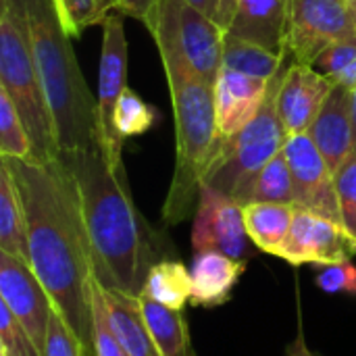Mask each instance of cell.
Masks as SVG:
<instances>
[{"mask_svg":"<svg viewBox=\"0 0 356 356\" xmlns=\"http://www.w3.org/2000/svg\"><path fill=\"white\" fill-rule=\"evenodd\" d=\"M0 161L10 169L23 200L29 265L88 356H94L96 275L75 175L60 154L48 163L8 156Z\"/></svg>","mask_w":356,"mask_h":356,"instance_id":"obj_1","label":"cell"},{"mask_svg":"<svg viewBox=\"0 0 356 356\" xmlns=\"http://www.w3.org/2000/svg\"><path fill=\"white\" fill-rule=\"evenodd\" d=\"M60 159L79 188L96 280L104 290L140 296L150 267L159 261L152 234L129 194L125 171L111 167L100 144L60 152Z\"/></svg>","mask_w":356,"mask_h":356,"instance_id":"obj_2","label":"cell"},{"mask_svg":"<svg viewBox=\"0 0 356 356\" xmlns=\"http://www.w3.org/2000/svg\"><path fill=\"white\" fill-rule=\"evenodd\" d=\"M175 123V169L163 204V221L173 227L196 213L204 175L213 161L219 131L215 86L196 75L167 46H159Z\"/></svg>","mask_w":356,"mask_h":356,"instance_id":"obj_3","label":"cell"},{"mask_svg":"<svg viewBox=\"0 0 356 356\" xmlns=\"http://www.w3.org/2000/svg\"><path fill=\"white\" fill-rule=\"evenodd\" d=\"M31 50L54 119L60 152L88 150L100 144L98 102L75 58L54 0H25Z\"/></svg>","mask_w":356,"mask_h":356,"instance_id":"obj_4","label":"cell"},{"mask_svg":"<svg viewBox=\"0 0 356 356\" xmlns=\"http://www.w3.org/2000/svg\"><path fill=\"white\" fill-rule=\"evenodd\" d=\"M0 88L27 127L35 161L56 159L60 148L31 50L25 0H0Z\"/></svg>","mask_w":356,"mask_h":356,"instance_id":"obj_5","label":"cell"},{"mask_svg":"<svg viewBox=\"0 0 356 356\" xmlns=\"http://www.w3.org/2000/svg\"><path fill=\"white\" fill-rule=\"evenodd\" d=\"M282 75L284 69L269 81V92L259 115L234 138L217 140V148L202 186H211L242 204L254 175L284 150L288 136L282 127L275 104Z\"/></svg>","mask_w":356,"mask_h":356,"instance_id":"obj_6","label":"cell"},{"mask_svg":"<svg viewBox=\"0 0 356 356\" xmlns=\"http://www.w3.org/2000/svg\"><path fill=\"white\" fill-rule=\"evenodd\" d=\"M146 27L156 46H167L181 56L196 75L211 86L217 83L223 69L225 29L219 27L213 17L190 0H159Z\"/></svg>","mask_w":356,"mask_h":356,"instance_id":"obj_7","label":"cell"},{"mask_svg":"<svg viewBox=\"0 0 356 356\" xmlns=\"http://www.w3.org/2000/svg\"><path fill=\"white\" fill-rule=\"evenodd\" d=\"M127 88V38L125 15L111 13L102 23V52L98 67V119H100V146L113 169L123 171V138L115 125L117 102Z\"/></svg>","mask_w":356,"mask_h":356,"instance_id":"obj_8","label":"cell"},{"mask_svg":"<svg viewBox=\"0 0 356 356\" xmlns=\"http://www.w3.org/2000/svg\"><path fill=\"white\" fill-rule=\"evenodd\" d=\"M356 35V10L348 0H292L286 54L313 65L334 42Z\"/></svg>","mask_w":356,"mask_h":356,"instance_id":"obj_9","label":"cell"},{"mask_svg":"<svg viewBox=\"0 0 356 356\" xmlns=\"http://www.w3.org/2000/svg\"><path fill=\"white\" fill-rule=\"evenodd\" d=\"M0 300L10 309L42 356L54 302L25 259L0 250Z\"/></svg>","mask_w":356,"mask_h":356,"instance_id":"obj_10","label":"cell"},{"mask_svg":"<svg viewBox=\"0 0 356 356\" xmlns=\"http://www.w3.org/2000/svg\"><path fill=\"white\" fill-rule=\"evenodd\" d=\"M248 232L244 223V207L227 194L202 186L192 227V250L223 252L232 259L248 257Z\"/></svg>","mask_w":356,"mask_h":356,"instance_id":"obj_11","label":"cell"},{"mask_svg":"<svg viewBox=\"0 0 356 356\" xmlns=\"http://www.w3.org/2000/svg\"><path fill=\"white\" fill-rule=\"evenodd\" d=\"M294 184V207L340 223L334 171L317 150L309 134L292 136L284 144ZM342 225V223H340Z\"/></svg>","mask_w":356,"mask_h":356,"instance_id":"obj_12","label":"cell"},{"mask_svg":"<svg viewBox=\"0 0 356 356\" xmlns=\"http://www.w3.org/2000/svg\"><path fill=\"white\" fill-rule=\"evenodd\" d=\"M355 254V244L350 242V238L346 236L340 223L296 207L292 232L280 259H284L294 267L300 265L325 267V265L348 261Z\"/></svg>","mask_w":356,"mask_h":356,"instance_id":"obj_13","label":"cell"},{"mask_svg":"<svg viewBox=\"0 0 356 356\" xmlns=\"http://www.w3.org/2000/svg\"><path fill=\"white\" fill-rule=\"evenodd\" d=\"M334 83L313 65L290 63L277 88V115L288 138L307 134L327 100Z\"/></svg>","mask_w":356,"mask_h":356,"instance_id":"obj_14","label":"cell"},{"mask_svg":"<svg viewBox=\"0 0 356 356\" xmlns=\"http://www.w3.org/2000/svg\"><path fill=\"white\" fill-rule=\"evenodd\" d=\"M269 92V81L223 67L215 83V115L219 140H229L242 131L261 111Z\"/></svg>","mask_w":356,"mask_h":356,"instance_id":"obj_15","label":"cell"},{"mask_svg":"<svg viewBox=\"0 0 356 356\" xmlns=\"http://www.w3.org/2000/svg\"><path fill=\"white\" fill-rule=\"evenodd\" d=\"M307 134L315 142L317 150L323 154L330 169L336 173L342 163L355 152L353 90L344 86H334Z\"/></svg>","mask_w":356,"mask_h":356,"instance_id":"obj_16","label":"cell"},{"mask_svg":"<svg viewBox=\"0 0 356 356\" xmlns=\"http://www.w3.org/2000/svg\"><path fill=\"white\" fill-rule=\"evenodd\" d=\"M290 4L292 0H238L227 33L288 56L286 35Z\"/></svg>","mask_w":356,"mask_h":356,"instance_id":"obj_17","label":"cell"},{"mask_svg":"<svg viewBox=\"0 0 356 356\" xmlns=\"http://www.w3.org/2000/svg\"><path fill=\"white\" fill-rule=\"evenodd\" d=\"M246 259H232L223 252H196L192 261V298L196 309H217L232 300L234 288L242 280Z\"/></svg>","mask_w":356,"mask_h":356,"instance_id":"obj_18","label":"cell"},{"mask_svg":"<svg viewBox=\"0 0 356 356\" xmlns=\"http://www.w3.org/2000/svg\"><path fill=\"white\" fill-rule=\"evenodd\" d=\"M104 290V288H102ZM106 315L111 330L129 356H161L156 342L146 325L140 296L121 292V290H104Z\"/></svg>","mask_w":356,"mask_h":356,"instance_id":"obj_19","label":"cell"},{"mask_svg":"<svg viewBox=\"0 0 356 356\" xmlns=\"http://www.w3.org/2000/svg\"><path fill=\"white\" fill-rule=\"evenodd\" d=\"M294 204L280 202H250L244 204V223L250 242L265 254H282L294 223Z\"/></svg>","mask_w":356,"mask_h":356,"instance_id":"obj_20","label":"cell"},{"mask_svg":"<svg viewBox=\"0 0 356 356\" xmlns=\"http://www.w3.org/2000/svg\"><path fill=\"white\" fill-rule=\"evenodd\" d=\"M140 307L161 356H196L184 311L163 307L148 296H140Z\"/></svg>","mask_w":356,"mask_h":356,"instance_id":"obj_21","label":"cell"},{"mask_svg":"<svg viewBox=\"0 0 356 356\" xmlns=\"http://www.w3.org/2000/svg\"><path fill=\"white\" fill-rule=\"evenodd\" d=\"M0 250L29 263L27 221L10 169L0 161Z\"/></svg>","mask_w":356,"mask_h":356,"instance_id":"obj_22","label":"cell"},{"mask_svg":"<svg viewBox=\"0 0 356 356\" xmlns=\"http://www.w3.org/2000/svg\"><path fill=\"white\" fill-rule=\"evenodd\" d=\"M140 296H148L150 300L184 311V307L192 298V271L181 261L161 259L154 263L146 275L144 288Z\"/></svg>","mask_w":356,"mask_h":356,"instance_id":"obj_23","label":"cell"},{"mask_svg":"<svg viewBox=\"0 0 356 356\" xmlns=\"http://www.w3.org/2000/svg\"><path fill=\"white\" fill-rule=\"evenodd\" d=\"M284 54L271 52L254 42H248L244 38L232 35L225 31L223 38V67H229L234 71L246 73L257 79L271 81L275 75L282 73L286 65Z\"/></svg>","mask_w":356,"mask_h":356,"instance_id":"obj_24","label":"cell"},{"mask_svg":"<svg viewBox=\"0 0 356 356\" xmlns=\"http://www.w3.org/2000/svg\"><path fill=\"white\" fill-rule=\"evenodd\" d=\"M250 202H280V204H294V184L288 159L284 150L275 154L250 181L242 207Z\"/></svg>","mask_w":356,"mask_h":356,"instance_id":"obj_25","label":"cell"},{"mask_svg":"<svg viewBox=\"0 0 356 356\" xmlns=\"http://www.w3.org/2000/svg\"><path fill=\"white\" fill-rule=\"evenodd\" d=\"M58 19L71 38H79L88 27L104 23V19L119 10V0H54Z\"/></svg>","mask_w":356,"mask_h":356,"instance_id":"obj_26","label":"cell"},{"mask_svg":"<svg viewBox=\"0 0 356 356\" xmlns=\"http://www.w3.org/2000/svg\"><path fill=\"white\" fill-rule=\"evenodd\" d=\"M0 156L35 161L33 144L13 100L0 88Z\"/></svg>","mask_w":356,"mask_h":356,"instance_id":"obj_27","label":"cell"},{"mask_svg":"<svg viewBox=\"0 0 356 356\" xmlns=\"http://www.w3.org/2000/svg\"><path fill=\"white\" fill-rule=\"evenodd\" d=\"M334 86L355 90L356 86V35L344 38L327 46L313 63Z\"/></svg>","mask_w":356,"mask_h":356,"instance_id":"obj_28","label":"cell"},{"mask_svg":"<svg viewBox=\"0 0 356 356\" xmlns=\"http://www.w3.org/2000/svg\"><path fill=\"white\" fill-rule=\"evenodd\" d=\"M159 117V111L148 104L138 92H134L129 86L123 90L115 108V125L123 140L150 131L156 125Z\"/></svg>","mask_w":356,"mask_h":356,"instance_id":"obj_29","label":"cell"},{"mask_svg":"<svg viewBox=\"0 0 356 356\" xmlns=\"http://www.w3.org/2000/svg\"><path fill=\"white\" fill-rule=\"evenodd\" d=\"M336 196L340 207V223L356 248V150L334 173Z\"/></svg>","mask_w":356,"mask_h":356,"instance_id":"obj_30","label":"cell"},{"mask_svg":"<svg viewBox=\"0 0 356 356\" xmlns=\"http://www.w3.org/2000/svg\"><path fill=\"white\" fill-rule=\"evenodd\" d=\"M92 317H94V356H129L115 332L111 330L106 315L104 290L98 280L92 284Z\"/></svg>","mask_w":356,"mask_h":356,"instance_id":"obj_31","label":"cell"},{"mask_svg":"<svg viewBox=\"0 0 356 356\" xmlns=\"http://www.w3.org/2000/svg\"><path fill=\"white\" fill-rule=\"evenodd\" d=\"M0 348L6 350L8 356H40L23 325L17 321V317L2 300H0Z\"/></svg>","mask_w":356,"mask_h":356,"instance_id":"obj_32","label":"cell"},{"mask_svg":"<svg viewBox=\"0 0 356 356\" xmlns=\"http://www.w3.org/2000/svg\"><path fill=\"white\" fill-rule=\"evenodd\" d=\"M42 356H88L83 344L79 342V338L73 334V330L67 325V321L56 309L50 319V330Z\"/></svg>","mask_w":356,"mask_h":356,"instance_id":"obj_33","label":"cell"},{"mask_svg":"<svg viewBox=\"0 0 356 356\" xmlns=\"http://www.w3.org/2000/svg\"><path fill=\"white\" fill-rule=\"evenodd\" d=\"M315 284L325 294H348L356 296V265L353 259L321 267Z\"/></svg>","mask_w":356,"mask_h":356,"instance_id":"obj_34","label":"cell"},{"mask_svg":"<svg viewBox=\"0 0 356 356\" xmlns=\"http://www.w3.org/2000/svg\"><path fill=\"white\" fill-rule=\"evenodd\" d=\"M156 4H159V0H119V10L125 17H134L146 25V21L154 13Z\"/></svg>","mask_w":356,"mask_h":356,"instance_id":"obj_35","label":"cell"},{"mask_svg":"<svg viewBox=\"0 0 356 356\" xmlns=\"http://www.w3.org/2000/svg\"><path fill=\"white\" fill-rule=\"evenodd\" d=\"M238 8V0H217V10H215V21L219 23V27H223L227 31V27L232 25L234 13Z\"/></svg>","mask_w":356,"mask_h":356,"instance_id":"obj_36","label":"cell"},{"mask_svg":"<svg viewBox=\"0 0 356 356\" xmlns=\"http://www.w3.org/2000/svg\"><path fill=\"white\" fill-rule=\"evenodd\" d=\"M292 348H294V350H296V353H298L300 356H321L319 353H315V350H311V348L307 346V342H305L302 334H298V338L294 340Z\"/></svg>","mask_w":356,"mask_h":356,"instance_id":"obj_37","label":"cell"},{"mask_svg":"<svg viewBox=\"0 0 356 356\" xmlns=\"http://www.w3.org/2000/svg\"><path fill=\"white\" fill-rule=\"evenodd\" d=\"M194 6H198L200 10H204L209 17L215 19V10H217V0H190Z\"/></svg>","mask_w":356,"mask_h":356,"instance_id":"obj_38","label":"cell"},{"mask_svg":"<svg viewBox=\"0 0 356 356\" xmlns=\"http://www.w3.org/2000/svg\"><path fill=\"white\" fill-rule=\"evenodd\" d=\"M353 117H355V150H356V86L353 90Z\"/></svg>","mask_w":356,"mask_h":356,"instance_id":"obj_39","label":"cell"},{"mask_svg":"<svg viewBox=\"0 0 356 356\" xmlns=\"http://www.w3.org/2000/svg\"><path fill=\"white\" fill-rule=\"evenodd\" d=\"M288 356H300V355H298V353H296V350H294V348L290 346V348H288Z\"/></svg>","mask_w":356,"mask_h":356,"instance_id":"obj_40","label":"cell"},{"mask_svg":"<svg viewBox=\"0 0 356 356\" xmlns=\"http://www.w3.org/2000/svg\"><path fill=\"white\" fill-rule=\"evenodd\" d=\"M348 2H350V6L356 10V0H348Z\"/></svg>","mask_w":356,"mask_h":356,"instance_id":"obj_41","label":"cell"},{"mask_svg":"<svg viewBox=\"0 0 356 356\" xmlns=\"http://www.w3.org/2000/svg\"><path fill=\"white\" fill-rule=\"evenodd\" d=\"M0 356H8V353H6V350H2V348H0Z\"/></svg>","mask_w":356,"mask_h":356,"instance_id":"obj_42","label":"cell"}]
</instances>
